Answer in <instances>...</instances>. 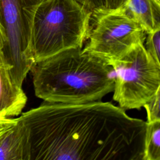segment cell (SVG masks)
Wrapping results in <instances>:
<instances>
[{
    "mask_svg": "<svg viewBox=\"0 0 160 160\" xmlns=\"http://www.w3.org/2000/svg\"><path fill=\"white\" fill-rule=\"evenodd\" d=\"M126 3V0H105L106 9H117L123 6Z\"/></svg>",
    "mask_w": 160,
    "mask_h": 160,
    "instance_id": "cell-15",
    "label": "cell"
},
{
    "mask_svg": "<svg viewBox=\"0 0 160 160\" xmlns=\"http://www.w3.org/2000/svg\"><path fill=\"white\" fill-rule=\"evenodd\" d=\"M110 65L115 75L113 99L120 108L139 109L151 101L160 85V66L143 42Z\"/></svg>",
    "mask_w": 160,
    "mask_h": 160,
    "instance_id": "cell-5",
    "label": "cell"
},
{
    "mask_svg": "<svg viewBox=\"0 0 160 160\" xmlns=\"http://www.w3.org/2000/svg\"><path fill=\"white\" fill-rule=\"evenodd\" d=\"M146 32L128 12L124 5L91 13L88 42L82 51L108 64L119 59L139 42Z\"/></svg>",
    "mask_w": 160,
    "mask_h": 160,
    "instance_id": "cell-4",
    "label": "cell"
},
{
    "mask_svg": "<svg viewBox=\"0 0 160 160\" xmlns=\"http://www.w3.org/2000/svg\"><path fill=\"white\" fill-rule=\"evenodd\" d=\"M12 66L0 52V118H10L21 113L27 102V97L13 79Z\"/></svg>",
    "mask_w": 160,
    "mask_h": 160,
    "instance_id": "cell-7",
    "label": "cell"
},
{
    "mask_svg": "<svg viewBox=\"0 0 160 160\" xmlns=\"http://www.w3.org/2000/svg\"><path fill=\"white\" fill-rule=\"evenodd\" d=\"M143 160H160V119L147 122Z\"/></svg>",
    "mask_w": 160,
    "mask_h": 160,
    "instance_id": "cell-10",
    "label": "cell"
},
{
    "mask_svg": "<svg viewBox=\"0 0 160 160\" xmlns=\"http://www.w3.org/2000/svg\"><path fill=\"white\" fill-rule=\"evenodd\" d=\"M0 160H30L27 131L19 118L0 142Z\"/></svg>",
    "mask_w": 160,
    "mask_h": 160,
    "instance_id": "cell-8",
    "label": "cell"
},
{
    "mask_svg": "<svg viewBox=\"0 0 160 160\" xmlns=\"http://www.w3.org/2000/svg\"><path fill=\"white\" fill-rule=\"evenodd\" d=\"M43 1L0 0V22L6 36L2 52L12 67L13 79L20 86L33 64L29 51L31 23Z\"/></svg>",
    "mask_w": 160,
    "mask_h": 160,
    "instance_id": "cell-6",
    "label": "cell"
},
{
    "mask_svg": "<svg viewBox=\"0 0 160 160\" xmlns=\"http://www.w3.org/2000/svg\"><path fill=\"white\" fill-rule=\"evenodd\" d=\"M124 6L146 34L160 28V0H126Z\"/></svg>",
    "mask_w": 160,
    "mask_h": 160,
    "instance_id": "cell-9",
    "label": "cell"
},
{
    "mask_svg": "<svg viewBox=\"0 0 160 160\" xmlns=\"http://www.w3.org/2000/svg\"><path fill=\"white\" fill-rule=\"evenodd\" d=\"M147 122L160 119V85L151 101L144 107Z\"/></svg>",
    "mask_w": 160,
    "mask_h": 160,
    "instance_id": "cell-12",
    "label": "cell"
},
{
    "mask_svg": "<svg viewBox=\"0 0 160 160\" xmlns=\"http://www.w3.org/2000/svg\"><path fill=\"white\" fill-rule=\"evenodd\" d=\"M16 122L17 118H0V142L4 135L14 126Z\"/></svg>",
    "mask_w": 160,
    "mask_h": 160,
    "instance_id": "cell-14",
    "label": "cell"
},
{
    "mask_svg": "<svg viewBox=\"0 0 160 160\" xmlns=\"http://www.w3.org/2000/svg\"><path fill=\"white\" fill-rule=\"evenodd\" d=\"M91 12L76 0H44L31 23L29 51L33 63L71 48H82Z\"/></svg>",
    "mask_w": 160,
    "mask_h": 160,
    "instance_id": "cell-3",
    "label": "cell"
},
{
    "mask_svg": "<svg viewBox=\"0 0 160 160\" xmlns=\"http://www.w3.org/2000/svg\"><path fill=\"white\" fill-rule=\"evenodd\" d=\"M35 94L44 101L80 104L113 91L115 75L106 61L71 48L32 64Z\"/></svg>",
    "mask_w": 160,
    "mask_h": 160,
    "instance_id": "cell-2",
    "label": "cell"
},
{
    "mask_svg": "<svg viewBox=\"0 0 160 160\" xmlns=\"http://www.w3.org/2000/svg\"><path fill=\"white\" fill-rule=\"evenodd\" d=\"M18 118L30 160H143L147 122L109 102L44 101Z\"/></svg>",
    "mask_w": 160,
    "mask_h": 160,
    "instance_id": "cell-1",
    "label": "cell"
},
{
    "mask_svg": "<svg viewBox=\"0 0 160 160\" xmlns=\"http://www.w3.org/2000/svg\"><path fill=\"white\" fill-rule=\"evenodd\" d=\"M6 42V36L4 28L0 22V52L2 51Z\"/></svg>",
    "mask_w": 160,
    "mask_h": 160,
    "instance_id": "cell-16",
    "label": "cell"
},
{
    "mask_svg": "<svg viewBox=\"0 0 160 160\" xmlns=\"http://www.w3.org/2000/svg\"><path fill=\"white\" fill-rule=\"evenodd\" d=\"M146 34L145 48L150 56L160 66V28Z\"/></svg>",
    "mask_w": 160,
    "mask_h": 160,
    "instance_id": "cell-11",
    "label": "cell"
},
{
    "mask_svg": "<svg viewBox=\"0 0 160 160\" xmlns=\"http://www.w3.org/2000/svg\"><path fill=\"white\" fill-rule=\"evenodd\" d=\"M91 13L104 9L105 0H76Z\"/></svg>",
    "mask_w": 160,
    "mask_h": 160,
    "instance_id": "cell-13",
    "label": "cell"
}]
</instances>
